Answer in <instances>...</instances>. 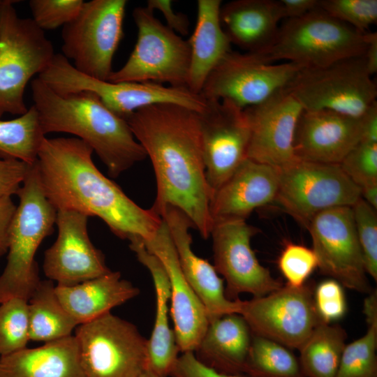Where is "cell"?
I'll list each match as a JSON object with an SVG mask.
<instances>
[{"instance_id":"6da1fadb","label":"cell","mask_w":377,"mask_h":377,"mask_svg":"<svg viewBox=\"0 0 377 377\" xmlns=\"http://www.w3.org/2000/svg\"><path fill=\"white\" fill-rule=\"evenodd\" d=\"M149 156L156 181L151 209L183 212L202 237L210 236L211 191L206 180L198 113L179 105L155 104L124 119Z\"/></svg>"},{"instance_id":"7a4b0ae2","label":"cell","mask_w":377,"mask_h":377,"mask_svg":"<svg viewBox=\"0 0 377 377\" xmlns=\"http://www.w3.org/2000/svg\"><path fill=\"white\" fill-rule=\"evenodd\" d=\"M94 151L75 138H45L36 164L44 193L59 210L101 219L112 233L128 241L151 239L163 219L140 207L97 168Z\"/></svg>"},{"instance_id":"3957f363","label":"cell","mask_w":377,"mask_h":377,"mask_svg":"<svg viewBox=\"0 0 377 377\" xmlns=\"http://www.w3.org/2000/svg\"><path fill=\"white\" fill-rule=\"evenodd\" d=\"M33 106L45 135L66 133L89 145L115 178L147 154L127 122L89 91L60 94L38 77L31 82Z\"/></svg>"},{"instance_id":"277c9868","label":"cell","mask_w":377,"mask_h":377,"mask_svg":"<svg viewBox=\"0 0 377 377\" xmlns=\"http://www.w3.org/2000/svg\"><path fill=\"white\" fill-rule=\"evenodd\" d=\"M17 195L10 230L7 262L0 275V303L14 297L29 300L39 286L37 250L56 225L57 210L46 198L36 161Z\"/></svg>"},{"instance_id":"5b68a950","label":"cell","mask_w":377,"mask_h":377,"mask_svg":"<svg viewBox=\"0 0 377 377\" xmlns=\"http://www.w3.org/2000/svg\"><path fill=\"white\" fill-rule=\"evenodd\" d=\"M368 32L363 34L320 8L280 27L273 44L256 53L267 63L284 60L302 68H320L364 55Z\"/></svg>"},{"instance_id":"8992f818","label":"cell","mask_w":377,"mask_h":377,"mask_svg":"<svg viewBox=\"0 0 377 377\" xmlns=\"http://www.w3.org/2000/svg\"><path fill=\"white\" fill-rule=\"evenodd\" d=\"M16 2L0 1V119L7 113L21 116L27 112L26 87L56 54L45 31L31 18L19 17Z\"/></svg>"},{"instance_id":"52a82bcc","label":"cell","mask_w":377,"mask_h":377,"mask_svg":"<svg viewBox=\"0 0 377 377\" xmlns=\"http://www.w3.org/2000/svg\"><path fill=\"white\" fill-rule=\"evenodd\" d=\"M38 77L60 94L89 91L96 95L112 112L124 119L135 111L155 104L172 103L198 113L207 100L186 87L145 82H112L89 77L78 71L61 53H56Z\"/></svg>"},{"instance_id":"ba28073f","label":"cell","mask_w":377,"mask_h":377,"mask_svg":"<svg viewBox=\"0 0 377 377\" xmlns=\"http://www.w3.org/2000/svg\"><path fill=\"white\" fill-rule=\"evenodd\" d=\"M286 88L304 110H327L355 118L377 102V85L363 55L325 67L302 68Z\"/></svg>"},{"instance_id":"9c48e42d","label":"cell","mask_w":377,"mask_h":377,"mask_svg":"<svg viewBox=\"0 0 377 377\" xmlns=\"http://www.w3.org/2000/svg\"><path fill=\"white\" fill-rule=\"evenodd\" d=\"M138 29L135 47L124 65L113 71L112 82L167 83L187 87L191 50L188 40L163 24L147 7L134 8Z\"/></svg>"},{"instance_id":"30bf717a","label":"cell","mask_w":377,"mask_h":377,"mask_svg":"<svg viewBox=\"0 0 377 377\" xmlns=\"http://www.w3.org/2000/svg\"><path fill=\"white\" fill-rule=\"evenodd\" d=\"M126 0L84 2L77 16L63 27L61 53L78 71L108 81L123 37Z\"/></svg>"},{"instance_id":"8fae6325","label":"cell","mask_w":377,"mask_h":377,"mask_svg":"<svg viewBox=\"0 0 377 377\" xmlns=\"http://www.w3.org/2000/svg\"><path fill=\"white\" fill-rule=\"evenodd\" d=\"M275 200L307 227L318 214L339 207H352L361 190L339 164L311 162L295 158L278 168Z\"/></svg>"},{"instance_id":"7c38bea8","label":"cell","mask_w":377,"mask_h":377,"mask_svg":"<svg viewBox=\"0 0 377 377\" xmlns=\"http://www.w3.org/2000/svg\"><path fill=\"white\" fill-rule=\"evenodd\" d=\"M74 336L84 377H139L146 370L148 339L111 312L79 325Z\"/></svg>"},{"instance_id":"4fadbf2b","label":"cell","mask_w":377,"mask_h":377,"mask_svg":"<svg viewBox=\"0 0 377 377\" xmlns=\"http://www.w3.org/2000/svg\"><path fill=\"white\" fill-rule=\"evenodd\" d=\"M301 68L291 62L267 63L256 53L231 50L209 73L200 94L245 109L286 88Z\"/></svg>"},{"instance_id":"5bb4252c","label":"cell","mask_w":377,"mask_h":377,"mask_svg":"<svg viewBox=\"0 0 377 377\" xmlns=\"http://www.w3.org/2000/svg\"><path fill=\"white\" fill-rule=\"evenodd\" d=\"M313 288L306 283L279 289L250 300H241L239 314L253 334L299 350L321 322L316 311Z\"/></svg>"},{"instance_id":"9a60e30c","label":"cell","mask_w":377,"mask_h":377,"mask_svg":"<svg viewBox=\"0 0 377 377\" xmlns=\"http://www.w3.org/2000/svg\"><path fill=\"white\" fill-rule=\"evenodd\" d=\"M258 232L244 219L213 221L210 235L214 267L226 283L225 292L230 300H238L241 293L261 297L283 285L259 263L251 248V240Z\"/></svg>"},{"instance_id":"2e32d148","label":"cell","mask_w":377,"mask_h":377,"mask_svg":"<svg viewBox=\"0 0 377 377\" xmlns=\"http://www.w3.org/2000/svg\"><path fill=\"white\" fill-rule=\"evenodd\" d=\"M306 228L320 272L350 290L371 293L352 207L325 210Z\"/></svg>"},{"instance_id":"e0dca14e","label":"cell","mask_w":377,"mask_h":377,"mask_svg":"<svg viewBox=\"0 0 377 377\" xmlns=\"http://www.w3.org/2000/svg\"><path fill=\"white\" fill-rule=\"evenodd\" d=\"M206 100L198 117L206 180L212 194L247 158L250 131L244 109L226 99Z\"/></svg>"},{"instance_id":"ac0fdd59","label":"cell","mask_w":377,"mask_h":377,"mask_svg":"<svg viewBox=\"0 0 377 377\" xmlns=\"http://www.w3.org/2000/svg\"><path fill=\"white\" fill-rule=\"evenodd\" d=\"M88 218L76 211L57 212V237L45 251L43 266L45 276L57 285H75L111 271L90 240Z\"/></svg>"},{"instance_id":"d6986e66","label":"cell","mask_w":377,"mask_h":377,"mask_svg":"<svg viewBox=\"0 0 377 377\" xmlns=\"http://www.w3.org/2000/svg\"><path fill=\"white\" fill-rule=\"evenodd\" d=\"M303 110L287 88L244 109L250 131L247 158L276 168L295 159V133Z\"/></svg>"},{"instance_id":"ffe728a7","label":"cell","mask_w":377,"mask_h":377,"mask_svg":"<svg viewBox=\"0 0 377 377\" xmlns=\"http://www.w3.org/2000/svg\"><path fill=\"white\" fill-rule=\"evenodd\" d=\"M158 215L168 228L181 271L204 306L209 321L227 314L238 313L241 300H230L226 295L224 281L214 265L193 252L189 232L193 227L186 215L171 205L162 208Z\"/></svg>"},{"instance_id":"44dd1931","label":"cell","mask_w":377,"mask_h":377,"mask_svg":"<svg viewBox=\"0 0 377 377\" xmlns=\"http://www.w3.org/2000/svg\"><path fill=\"white\" fill-rule=\"evenodd\" d=\"M143 242L161 260L168 276L170 315L178 349L182 353L194 352L209 321L204 306L181 271L173 242L163 220L154 236Z\"/></svg>"},{"instance_id":"7402d4cb","label":"cell","mask_w":377,"mask_h":377,"mask_svg":"<svg viewBox=\"0 0 377 377\" xmlns=\"http://www.w3.org/2000/svg\"><path fill=\"white\" fill-rule=\"evenodd\" d=\"M362 120L327 110H304L294 138L295 158L339 164L361 140Z\"/></svg>"},{"instance_id":"603a6c76","label":"cell","mask_w":377,"mask_h":377,"mask_svg":"<svg viewBox=\"0 0 377 377\" xmlns=\"http://www.w3.org/2000/svg\"><path fill=\"white\" fill-rule=\"evenodd\" d=\"M278 168L246 158L212 194L209 213L212 221L244 219L256 209L275 200Z\"/></svg>"},{"instance_id":"cb8c5ba5","label":"cell","mask_w":377,"mask_h":377,"mask_svg":"<svg viewBox=\"0 0 377 377\" xmlns=\"http://www.w3.org/2000/svg\"><path fill=\"white\" fill-rule=\"evenodd\" d=\"M129 242V247L135 253L139 262L149 271L156 294L155 320L147 341L146 370L158 377H170L179 350L174 330L169 325L170 289L168 276L161 260L146 248L142 239L135 238Z\"/></svg>"},{"instance_id":"d4e9b609","label":"cell","mask_w":377,"mask_h":377,"mask_svg":"<svg viewBox=\"0 0 377 377\" xmlns=\"http://www.w3.org/2000/svg\"><path fill=\"white\" fill-rule=\"evenodd\" d=\"M220 22L230 43L258 53L275 41L283 19L279 1L235 0L221 5Z\"/></svg>"},{"instance_id":"484cf974","label":"cell","mask_w":377,"mask_h":377,"mask_svg":"<svg viewBox=\"0 0 377 377\" xmlns=\"http://www.w3.org/2000/svg\"><path fill=\"white\" fill-rule=\"evenodd\" d=\"M252 336L240 314H227L209 322L193 353L200 362L217 371L245 374Z\"/></svg>"},{"instance_id":"4316f807","label":"cell","mask_w":377,"mask_h":377,"mask_svg":"<svg viewBox=\"0 0 377 377\" xmlns=\"http://www.w3.org/2000/svg\"><path fill=\"white\" fill-rule=\"evenodd\" d=\"M61 305L79 325L93 320L138 295L139 288L110 271L73 286H55Z\"/></svg>"},{"instance_id":"83f0119b","label":"cell","mask_w":377,"mask_h":377,"mask_svg":"<svg viewBox=\"0 0 377 377\" xmlns=\"http://www.w3.org/2000/svg\"><path fill=\"white\" fill-rule=\"evenodd\" d=\"M0 377H84L75 336L0 357Z\"/></svg>"},{"instance_id":"f1b7e54d","label":"cell","mask_w":377,"mask_h":377,"mask_svg":"<svg viewBox=\"0 0 377 377\" xmlns=\"http://www.w3.org/2000/svg\"><path fill=\"white\" fill-rule=\"evenodd\" d=\"M221 0H198L195 29L188 40L190 68L188 88L200 94L209 73L230 52V42L220 22Z\"/></svg>"},{"instance_id":"f546056e","label":"cell","mask_w":377,"mask_h":377,"mask_svg":"<svg viewBox=\"0 0 377 377\" xmlns=\"http://www.w3.org/2000/svg\"><path fill=\"white\" fill-rule=\"evenodd\" d=\"M29 338L47 343L72 335L79 325L59 302L51 280H41L28 300Z\"/></svg>"},{"instance_id":"4dcf8cb0","label":"cell","mask_w":377,"mask_h":377,"mask_svg":"<svg viewBox=\"0 0 377 377\" xmlns=\"http://www.w3.org/2000/svg\"><path fill=\"white\" fill-rule=\"evenodd\" d=\"M347 334L339 325L320 323L298 350L305 377H336Z\"/></svg>"},{"instance_id":"1f68e13d","label":"cell","mask_w":377,"mask_h":377,"mask_svg":"<svg viewBox=\"0 0 377 377\" xmlns=\"http://www.w3.org/2000/svg\"><path fill=\"white\" fill-rule=\"evenodd\" d=\"M45 138L33 105L15 119H0V158L18 159L33 164L37 160Z\"/></svg>"},{"instance_id":"d6a6232c","label":"cell","mask_w":377,"mask_h":377,"mask_svg":"<svg viewBox=\"0 0 377 377\" xmlns=\"http://www.w3.org/2000/svg\"><path fill=\"white\" fill-rule=\"evenodd\" d=\"M245 375L251 377H305L291 349L273 340L254 335Z\"/></svg>"},{"instance_id":"836d02e7","label":"cell","mask_w":377,"mask_h":377,"mask_svg":"<svg viewBox=\"0 0 377 377\" xmlns=\"http://www.w3.org/2000/svg\"><path fill=\"white\" fill-rule=\"evenodd\" d=\"M29 341L28 301L14 297L0 303V357L27 348Z\"/></svg>"},{"instance_id":"e575fe53","label":"cell","mask_w":377,"mask_h":377,"mask_svg":"<svg viewBox=\"0 0 377 377\" xmlns=\"http://www.w3.org/2000/svg\"><path fill=\"white\" fill-rule=\"evenodd\" d=\"M377 325L346 344L336 377H377Z\"/></svg>"},{"instance_id":"d590c367","label":"cell","mask_w":377,"mask_h":377,"mask_svg":"<svg viewBox=\"0 0 377 377\" xmlns=\"http://www.w3.org/2000/svg\"><path fill=\"white\" fill-rule=\"evenodd\" d=\"M355 230L362 250L365 269L377 281L376 210L360 198L352 206Z\"/></svg>"},{"instance_id":"8d00e7d4","label":"cell","mask_w":377,"mask_h":377,"mask_svg":"<svg viewBox=\"0 0 377 377\" xmlns=\"http://www.w3.org/2000/svg\"><path fill=\"white\" fill-rule=\"evenodd\" d=\"M320 8L357 30L367 33L377 21L376 0H320Z\"/></svg>"},{"instance_id":"74e56055","label":"cell","mask_w":377,"mask_h":377,"mask_svg":"<svg viewBox=\"0 0 377 377\" xmlns=\"http://www.w3.org/2000/svg\"><path fill=\"white\" fill-rule=\"evenodd\" d=\"M318 266L312 249L292 242L285 244L278 260L279 269L286 284L295 288L304 285Z\"/></svg>"},{"instance_id":"f35d334b","label":"cell","mask_w":377,"mask_h":377,"mask_svg":"<svg viewBox=\"0 0 377 377\" xmlns=\"http://www.w3.org/2000/svg\"><path fill=\"white\" fill-rule=\"evenodd\" d=\"M339 165L360 189L377 184V142L360 140Z\"/></svg>"},{"instance_id":"ab89813d","label":"cell","mask_w":377,"mask_h":377,"mask_svg":"<svg viewBox=\"0 0 377 377\" xmlns=\"http://www.w3.org/2000/svg\"><path fill=\"white\" fill-rule=\"evenodd\" d=\"M82 0H31L32 20L42 30H52L72 22L79 14Z\"/></svg>"},{"instance_id":"60d3db41","label":"cell","mask_w":377,"mask_h":377,"mask_svg":"<svg viewBox=\"0 0 377 377\" xmlns=\"http://www.w3.org/2000/svg\"><path fill=\"white\" fill-rule=\"evenodd\" d=\"M343 286L329 278L313 288V304L321 323L332 324L341 320L347 313L348 305Z\"/></svg>"},{"instance_id":"b9f144b4","label":"cell","mask_w":377,"mask_h":377,"mask_svg":"<svg viewBox=\"0 0 377 377\" xmlns=\"http://www.w3.org/2000/svg\"><path fill=\"white\" fill-rule=\"evenodd\" d=\"M33 164L0 158V198L17 195Z\"/></svg>"},{"instance_id":"7bdbcfd3","label":"cell","mask_w":377,"mask_h":377,"mask_svg":"<svg viewBox=\"0 0 377 377\" xmlns=\"http://www.w3.org/2000/svg\"><path fill=\"white\" fill-rule=\"evenodd\" d=\"M170 377H248L245 374H228L217 371L200 362L193 352L179 355Z\"/></svg>"},{"instance_id":"ee69618b","label":"cell","mask_w":377,"mask_h":377,"mask_svg":"<svg viewBox=\"0 0 377 377\" xmlns=\"http://www.w3.org/2000/svg\"><path fill=\"white\" fill-rule=\"evenodd\" d=\"M146 7L153 12L156 10L162 13L166 21V26L182 36H186L190 28L188 16L182 13H176L170 0H148Z\"/></svg>"},{"instance_id":"f6af8a7d","label":"cell","mask_w":377,"mask_h":377,"mask_svg":"<svg viewBox=\"0 0 377 377\" xmlns=\"http://www.w3.org/2000/svg\"><path fill=\"white\" fill-rule=\"evenodd\" d=\"M16 207L10 197L0 198V258L8 251L9 230Z\"/></svg>"},{"instance_id":"bcb514c9","label":"cell","mask_w":377,"mask_h":377,"mask_svg":"<svg viewBox=\"0 0 377 377\" xmlns=\"http://www.w3.org/2000/svg\"><path fill=\"white\" fill-rule=\"evenodd\" d=\"M279 3L286 20L300 17L320 6V0H281Z\"/></svg>"},{"instance_id":"7dc6e473","label":"cell","mask_w":377,"mask_h":377,"mask_svg":"<svg viewBox=\"0 0 377 377\" xmlns=\"http://www.w3.org/2000/svg\"><path fill=\"white\" fill-rule=\"evenodd\" d=\"M362 135L361 140L377 142V102L373 104L362 117Z\"/></svg>"},{"instance_id":"c3c4849f","label":"cell","mask_w":377,"mask_h":377,"mask_svg":"<svg viewBox=\"0 0 377 377\" xmlns=\"http://www.w3.org/2000/svg\"><path fill=\"white\" fill-rule=\"evenodd\" d=\"M367 69L372 76L377 72V33L368 32V43L363 55Z\"/></svg>"},{"instance_id":"681fc988","label":"cell","mask_w":377,"mask_h":377,"mask_svg":"<svg viewBox=\"0 0 377 377\" xmlns=\"http://www.w3.org/2000/svg\"><path fill=\"white\" fill-rule=\"evenodd\" d=\"M363 313L365 316L367 325H377V291L372 290L364 299Z\"/></svg>"},{"instance_id":"f907efd6","label":"cell","mask_w":377,"mask_h":377,"mask_svg":"<svg viewBox=\"0 0 377 377\" xmlns=\"http://www.w3.org/2000/svg\"><path fill=\"white\" fill-rule=\"evenodd\" d=\"M361 190V198L376 210L377 209V184L371 185Z\"/></svg>"},{"instance_id":"816d5d0a","label":"cell","mask_w":377,"mask_h":377,"mask_svg":"<svg viewBox=\"0 0 377 377\" xmlns=\"http://www.w3.org/2000/svg\"><path fill=\"white\" fill-rule=\"evenodd\" d=\"M139 377H158L149 370L144 371Z\"/></svg>"},{"instance_id":"f5cc1de1","label":"cell","mask_w":377,"mask_h":377,"mask_svg":"<svg viewBox=\"0 0 377 377\" xmlns=\"http://www.w3.org/2000/svg\"><path fill=\"white\" fill-rule=\"evenodd\" d=\"M246 376H247V375H246ZM248 376V377H251V376Z\"/></svg>"},{"instance_id":"db71d44e","label":"cell","mask_w":377,"mask_h":377,"mask_svg":"<svg viewBox=\"0 0 377 377\" xmlns=\"http://www.w3.org/2000/svg\"><path fill=\"white\" fill-rule=\"evenodd\" d=\"M0 1H1V0H0Z\"/></svg>"}]
</instances>
